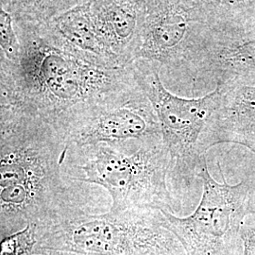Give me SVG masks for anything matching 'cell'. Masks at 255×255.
<instances>
[{
    "label": "cell",
    "mask_w": 255,
    "mask_h": 255,
    "mask_svg": "<svg viewBox=\"0 0 255 255\" xmlns=\"http://www.w3.org/2000/svg\"><path fill=\"white\" fill-rule=\"evenodd\" d=\"M21 53L8 59L4 84L28 115L64 139L74 125L137 82L130 65L109 68L76 54L42 24L14 22Z\"/></svg>",
    "instance_id": "obj_1"
},
{
    "label": "cell",
    "mask_w": 255,
    "mask_h": 255,
    "mask_svg": "<svg viewBox=\"0 0 255 255\" xmlns=\"http://www.w3.org/2000/svg\"><path fill=\"white\" fill-rule=\"evenodd\" d=\"M38 119L24 114L0 126V242L76 205L61 178L64 142Z\"/></svg>",
    "instance_id": "obj_2"
},
{
    "label": "cell",
    "mask_w": 255,
    "mask_h": 255,
    "mask_svg": "<svg viewBox=\"0 0 255 255\" xmlns=\"http://www.w3.org/2000/svg\"><path fill=\"white\" fill-rule=\"evenodd\" d=\"M63 154L70 178L98 184L112 198L110 212L131 209L175 212L170 157L163 140L68 145Z\"/></svg>",
    "instance_id": "obj_3"
},
{
    "label": "cell",
    "mask_w": 255,
    "mask_h": 255,
    "mask_svg": "<svg viewBox=\"0 0 255 255\" xmlns=\"http://www.w3.org/2000/svg\"><path fill=\"white\" fill-rule=\"evenodd\" d=\"M34 251L93 255H187L160 210L94 215L72 208L33 231Z\"/></svg>",
    "instance_id": "obj_4"
},
{
    "label": "cell",
    "mask_w": 255,
    "mask_h": 255,
    "mask_svg": "<svg viewBox=\"0 0 255 255\" xmlns=\"http://www.w3.org/2000/svg\"><path fill=\"white\" fill-rule=\"evenodd\" d=\"M135 80L150 101L170 157L175 191L188 187L197 178L201 158L209 149L208 133L219 109L221 89L195 99H184L167 90L157 64L136 60L130 64Z\"/></svg>",
    "instance_id": "obj_5"
},
{
    "label": "cell",
    "mask_w": 255,
    "mask_h": 255,
    "mask_svg": "<svg viewBox=\"0 0 255 255\" xmlns=\"http://www.w3.org/2000/svg\"><path fill=\"white\" fill-rule=\"evenodd\" d=\"M219 167L222 183L211 176L205 156L201 158L197 178L202 182V196L190 216L180 218L161 211L187 255H242L240 230L255 211L254 183L242 180L231 185Z\"/></svg>",
    "instance_id": "obj_6"
},
{
    "label": "cell",
    "mask_w": 255,
    "mask_h": 255,
    "mask_svg": "<svg viewBox=\"0 0 255 255\" xmlns=\"http://www.w3.org/2000/svg\"><path fill=\"white\" fill-rule=\"evenodd\" d=\"M206 26L191 0H146L137 60L154 63L176 80L185 79L189 56Z\"/></svg>",
    "instance_id": "obj_7"
},
{
    "label": "cell",
    "mask_w": 255,
    "mask_h": 255,
    "mask_svg": "<svg viewBox=\"0 0 255 255\" xmlns=\"http://www.w3.org/2000/svg\"><path fill=\"white\" fill-rule=\"evenodd\" d=\"M130 140H163L154 109L138 83L87 114L66 133L64 144L86 146Z\"/></svg>",
    "instance_id": "obj_8"
},
{
    "label": "cell",
    "mask_w": 255,
    "mask_h": 255,
    "mask_svg": "<svg viewBox=\"0 0 255 255\" xmlns=\"http://www.w3.org/2000/svg\"><path fill=\"white\" fill-rule=\"evenodd\" d=\"M90 9L101 36L125 67L137 60L146 0H91Z\"/></svg>",
    "instance_id": "obj_9"
},
{
    "label": "cell",
    "mask_w": 255,
    "mask_h": 255,
    "mask_svg": "<svg viewBox=\"0 0 255 255\" xmlns=\"http://www.w3.org/2000/svg\"><path fill=\"white\" fill-rule=\"evenodd\" d=\"M43 24L74 53L105 67H125L101 36L93 18L89 2Z\"/></svg>",
    "instance_id": "obj_10"
},
{
    "label": "cell",
    "mask_w": 255,
    "mask_h": 255,
    "mask_svg": "<svg viewBox=\"0 0 255 255\" xmlns=\"http://www.w3.org/2000/svg\"><path fill=\"white\" fill-rule=\"evenodd\" d=\"M218 87V86H217ZM221 98L208 133V146L255 140V85L219 86Z\"/></svg>",
    "instance_id": "obj_11"
},
{
    "label": "cell",
    "mask_w": 255,
    "mask_h": 255,
    "mask_svg": "<svg viewBox=\"0 0 255 255\" xmlns=\"http://www.w3.org/2000/svg\"><path fill=\"white\" fill-rule=\"evenodd\" d=\"M91 0H12L6 8L13 20L23 24H43Z\"/></svg>",
    "instance_id": "obj_12"
},
{
    "label": "cell",
    "mask_w": 255,
    "mask_h": 255,
    "mask_svg": "<svg viewBox=\"0 0 255 255\" xmlns=\"http://www.w3.org/2000/svg\"><path fill=\"white\" fill-rule=\"evenodd\" d=\"M207 26L252 18L255 0H191Z\"/></svg>",
    "instance_id": "obj_13"
},
{
    "label": "cell",
    "mask_w": 255,
    "mask_h": 255,
    "mask_svg": "<svg viewBox=\"0 0 255 255\" xmlns=\"http://www.w3.org/2000/svg\"><path fill=\"white\" fill-rule=\"evenodd\" d=\"M0 49L12 62L16 61L21 53L14 20L2 4H0Z\"/></svg>",
    "instance_id": "obj_14"
},
{
    "label": "cell",
    "mask_w": 255,
    "mask_h": 255,
    "mask_svg": "<svg viewBox=\"0 0 255 255\" xmlns=\"http://www.w3.org/2000/svg\"><path fill=\"white\" fill-rule=\"evenodd\" d=\"M242 255H255V211L250 214L240 230Z\"/></svg>",
    "instance_id": "obj_15"
},
{
    "label": "cell",
    "mask_w": 255,
    "mask_h": 255,
    "mask_svg": "<svg viewBox=\"0 0 255 255\" xmlns=\"http://www.w3.org/2000/svg\"><path fill=\"white\" fill-rule=\"evenodd\" d=\"M25 255H93L72 253V252H61V251H34Z\"/></svg>",
    "instance_id": "obj_16"
},
{
    "label": "cell",
    "mask_w": 255,
    "mask_h": 255,
    "mask_svg": "<svg viewBox=\"0 0 255 255\" xmlns=\"http://www.w3.org/2000/svg\"><path fill=\"white\" fill-rule=\"evenodd\" d=\"M242 146H245L249 150H251L253 152V154L255 155V140H252V141H248L245 142L244 144L241 145Z\"/></svg>",
    "instance_id": "obj_17"
},
{
    "label": "cell",
    "mask_w": 255,
    "mask_h": 255,
    "mask_svg": "<svg viewBox=\"0 0 255 255\" xmlns=\"http://www.w3.org/2000/svg\"><path fill=\"white\" fill-rule=\"evenodd\" d=\"M12 0H0V4H2L5 8H7Z\"/></svg>",
    "instance_id": "obj_18"
}]
</instances>
